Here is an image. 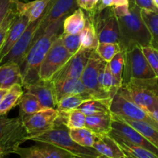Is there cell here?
Listing matches in <instances>:
<instances>
[{
	"instance_id": "d590c367",
	"label": "cell",
	"mask_w": 158,
	"mask_h": 158,
	"mask_svg": "<svg viewBox=\"0 0 158 158\" xmlns=\"http://www.w3.org/2000/svg\"><path fill=\"white\" fill-rule=\"evenodd\" d=\"M109 64L116 82L120 88L123 82V72L125 64L124 52L123 51L119 52L110 62H109Z\"/></svg>"
},
{
	"instance_id": "2e32d148",
	"label": "cell",
	"mask_w": 158,
	"mask_h": 158,
	"mask_svg": "<svg viewBox=\"0 0 158 158\" xmlns=\"http://www.w3.org/2000/svg\"><path fill=\"white\" fill-rule=\"evenodd\" d=\"M26 92L34 94L45 109L56 108L57 100L52 80H40L24 87Z\"/></svg>"
},
{
	"instance_id": "52a82bcc",
	"label": "cell",
	"mask_w": 158,
	"mask_h": 158,
	"mask_svg": "<svg viewBox=\"0 0 158 158\" xmlns=\"http://www.w3.org/2000/svg\"><path fill=\"white\" fill-rule=\"evenodd\" d=\"M60 35L52 43L42 62L40 68V80H51L52 77L72 57L73 54L66 49Z\"/></svg>"
},
{
	"instance_id": "7a4b0ae2",
	"label": "cell",
	"mask_w": 158,
	"mask_h": 158,
	"mask_svg": "<svg viewBox=\"0 0 158 158\" xmlns=\"http://www.w3.org/2000/svg\"><path fill=\"white\" fill-rule=\"evenodd\" d=\"M128 15L117 18L120 26V45L123 52L140 46H151V35L141 15V9L130 1Z\"/></svg>"
},
{
	"instance_id": "60d3db41",
	"label": "cell",
	"mask_w": 158,
	"mask_h": 158,
	"mask_svg": "<svg viewBox=\"0 0 158 158\" xmlns=\"http://www.w3.org/2000/svg\"><path fill=\"white\" fill-rule=\"evenodd\" d=\"M142 51L146 56L150 66L158 77V49L149 46L142 47Z\"/></svg>"
},
{
	"instance_id": "ab89813d",
	"label": "cell",
	"mask_w": 158,
	"mask_h": 158,
	"mask_svg": "<svg viewBox=\"0 0 158 158\" xmlns=\"http://www.w3.org/2000/svg\"><path fill=\"white\" fill-rule=\"evenodd\" d=\"M22 121L23 120L19 116L15 118H9L7 115H0V140L13 131Z\"/></svg>"
},
{
	"instance_id": "f546056e",
	"label": "cell",
	"mask_w": 158,
	"mask_h": 158,
	"mask_svg": "<svg viewBox=\"0 0 158 158\" xmlns=\"http://www.w3.org/2000/svg\"><path fill=\"white\" fill-rule=\"evenodd\" d=\"M116 117H117V116H116ZM119 118H120L123 121L131 125V127H133L134 129L140 132L147 140H149L152 144H154L156 148H158V131L156 128H154V127H152L146 122L130 120V119L122 118V117H119Z\"/></svg>"
},
{
	"instance_id": "484cf974",
	"label": "cell",
	"mask_w": 158,
	"mask_h": 158,
	"mask_svg": "<svg viewBox=\"0 0 158 158\" xmlns=\"http://www.w3.org/2000/svg\"><path fill=\"white\" fill-rule=\"evenodd\" d=\"M96 99L89 93L73 94L64 97L57 103L56 109L60 113H67L77 109L82 103L88 100Z\"/></svg>"
},
{
	"instance_id": "ffe728a7",
	"label": "cell",
	"mask_w": 158,
	"mask_h": 158,
	"mask_svg": "<svg viewBox=\"0 0 158 158\" xmlns=\"http://www.w3.org/2000/svg\"><path fill=\"white\" fill-rule=\"evenodd\" d=\"M52 83L55 88L57 103L60 100L68 96L89 93L81 79H63V80H57Z\"/></svg>"
},
{
	"instance_id": "f1b7e54d",
	"label": "cell",
	"mask_w": 158,
	"mask_h": 158,
	"mask_svg": "<svg viewBox=\"0 0 158 158\" xmlns=\"http://www.w3.org/2000/svg\"><path fill=\"white\" fill-rule=\"evenodd\" d=\"M19 106L20 117L31 115L45 110V108L39 101L38 98L34 94L26 91H24V94L22 96Z\"/></svg>"
},
{
	"instance_id": "6da1fadb",
	"label": "cell",
	"mask_w": 158,
	"mask_h": 158,
	"mask_svg": "<svg viewBox=\"0 0 158 158\" xmlns=\"http://www.w3.org/2000/svg\"><path fill=\"white\" fill-rule=\"evenodd\" d=\"M60 19L46 28L44 33L36 40L20 65L23 86H29L40 81V68L46 53L57 37L61 34L65 18Z\"/></svg>"
},
{
	"instance_id": "cb8c5ba5",
	"label": "cell",
	"mask_w": 158,
	"mask_h": 158,
	"mask_svg": "<svg viewBox=\"0 0 158 158\" xmlns=\"http://www.w3.org/2000/svg\"><path fill=\"white\" fill-rule=\"evenodd\" d=\"M86 16L83 9L78 8L65 18L63 25V33L70 35L81 33L86 24Z\"/></svg>"
},
{
	"instance_id": "8992f818",
	"label": "cell",
	"mask_w": 158,
	"mask_h": 158,
	"mask_svg": "<svg viewBox=\"0 0 158 158\" xmlns=\"http://www.w3.org/2000/svg\"><path fill=\"white\" fill-rule=\"evenodd\" d=\"M125 64L123 72L122 85L131 79H150L157 77L150 66L142 47H135L124 51Z\"/></svg>"
},
{
	"instance_id": "681fc988",
	"label": "cell",
	"mask_w": 158,
	"mask_h": 158,
	"mask_svg": "<svg viewBox=\"0 0 158 158\" xmlns=\"http://www.w3.org/2000/svg\"><path fill=\"white\" fill-rule=\"evenodd\" d=\"M149 114L154 119V120H157L158 122V107L156 108V109L154 110L153 111H151V112H150Z\"/></svg>"
},
{
	"instance_id": "836d02e7",
	"label": "cell",
	"mask_w": 158,
	"mask_h": 158,
	"mask_svg": "<svg viewBox=\"0 0 158 158\" xmlns=\"http://www.w3.org/2000/svg\"><path fill=\"white\" fill-rule=\"evenodd\" d=\"M69 134L76 143L87 148H93L97 137V134L86 127L70 129Z\"/></svg>"
},
{
	"instance_id": "3957f363",
	"label": "cell",
	"mask_w": 158,
	"mask_h": 158,
	"mask_svg": "<svg viewBox=\"0 0 158 158\" xmlns=\"http://www.w3.org/2000/svg\"><path fill=\"white\" fill-rule=\"evenodd\" d=\"M27 140L52 143L58 148L69 151L77 157L102 158L103 156L94 148L83 147L76 143L70 137L69 129L64 124L59 115L55 127L42 134L28 136Z\"/></svg>"
},
{
	"instance_id": "d6986e66",
	"label": "cell",
	"mask_w": 158,
	"mask_h": 158,
	"mask_svg": "<svg viewBox=\"0 0 158 158\" xmlns=\"http://www.w3.org/2000/svg\"><path fill=\"white\" fill-rule=\"evenodd\" d=\"M93 148L103 157L127 158L117 140L109 134H97Z\"/></svg>"
},
{
	"instance_id": "7dc6e473",
	"label": "cell",
	"mask_w": 158,
	"mask_h": 158,
	"mask_svg": "<svg viewBox=\"0 0 158 158\" xmlns=\"http://www.w3.org/2000/svg\"><path fill=\"white\" fill-rule=\"evenodd\" d=\"M9 89H0V104L2 102L3 99L9 91Z\"/></svg>"
},
{
	"instance_id": "b9f144b4",
	"label": "cell",
	"mask_w": 158,
	"mask_h": 158,
	"mask_svg": "<svg viewBox=\"0 0 158 158\" xmlns=\"http://www.w3.org/2000/svg\"><path fill=\"white\" fill-rule=\"evenodd\" d=\"M100 0H77V6L86 12H93L100 4Z\"/></svg>"
},
{
	"instance_id": "83f0119b",
	"label": "cell",
	"mask_w": 158,
	"mask_h": 158,
	"mask_svg": "<svg viewBox=\"0 0 158 158\" xmlns=\"http://www.w3.org/2000/svg\"><path fill=\"white\" fill-rule=\"evenodd\" d=\"M115 140L127 158H158L156 154L146 148L133 144L122 139L116 138Z\"/></svg>"
},
{
	"instance_id": "ba28073f",
	"label": "cell",
	"mask_w": 158,
	"mask_h": 158,
	"mask_svg": "<svg viewBox=\"0 0 158 158\" xmlns=\"http://www.w3.org/2000/svg\"><path fill=\"white\" fill-rule=\"evenodd\" d=\"M110 112L113 115L130 120L146 122L158 131V122L146 110L126 98L117 91L113 97L110 104Z\"/></svg>"
},
{
	"instance_id": "603a6c76",
	"label": "cell",
	"mask_w": 158,
	"mask_h": 158,
	"mask_svg": "<svg viewBox=\"0 0 158 158\" xmlns=\"http://www.w3.org/2000/svg\"><path fill=\"white\" fill-rule=\"evenodd\" d=\"M113 119L111 113L86 116L85 127L97 134H109L112 130Z\"/></svg>"
},
{
	"instance_id": "c3c4849f",
	"label": "cell",
	"mask_w": 158,
	"mask_h": 158,
	"mask_svg": "<svg viewBox=\"0 0 158 158\" xmlns=\"http://www.w3.org/2000/svg\"><path fill=\"white\" fill-rule=\"evenodd\" d=\"M131 0H114V6H120V5L129 4Z\"/></svg>"
},
{
	"instance_id": "f35d334b",
	"label": "cell",
	"mask_w": 158,
	"mask_h": 158,
	"mask_svg": "<svg viewBox=\"0 0 158 158\" xmlns=\"http://www.w3.org/2000/svg\"><path fill=\"white\" fill-rule=\"evenodd\" d=\"M17 15H18V12H17L15 3L14 6L7 12V14H6V17H5L4 20L2 22V24L1 27H0V50H1L3 44H4V42L6 38V35H7L8 31H9L10 26H12V23H13L14 19L17 16Z\"/></svg>"
},
{
	"instance_id": "f907efd6",
	"label": "cell",
	"mask_w": 158,
	"mask_h": 158,
	"mask_svg": "<svg viewBox=\"0 0 158 158\" xmlns=\"http://www.w3.org/2000/svg\"><path fill=\"white\" fill-rule=\"evenodd\" d=\"M153 2H154V6L157 7V9H158V0H153Z\"/></svg>"
},
{
	"instance_id": "ee69618b",
	"label": "cell",
	"mask_w": 158,
	"mask_h": 158,
	"mask_svg": "<svg viewBox=\"0 0 158 158\" xmlns=\"http://www.w3.org/2000/svg\"><path fill=\"white\" fill-rule=\"evenodd\" d=\"M134 2L140 9H148V10H151L158 12V9L154 6L153 0H134Z\"/></svg>"
},
{
	"instance_id": "9c48e42d",
	"label": "cell",
	"mask_w": 158,
	"mask_h": 158,
	"mask_svg": "<svg viewBox=\"0 0 158 158\" xmlns=\"http://www.w3.org/2000/svg\"><path fill=\"white\" fill-rule=\"evenodd\" d=\"M106 63L107 62L104 61L95 49L91 54L80 78L88 92L92 94L96 99L112 98L109 94H106L101 89L99 82L100 72L106 66Z\"/></svg>"
},
{
	"instance_id": "9a60e30c",
	"label": "cell",
	"mask_w": 158,
	"mask_h": 158,
	"mask_svg": "<svg viewBox=\"0 0 158 158\" xmlns=\"http://www.w3.org/2000/svg\"><path fill=\"white\" fill-rule=\"evenodd\" d=\"M36 144L29 148L19 146L13 154L22 158H74L77 157L69 151L58 148L52 143L36 142Z\"/></svg>"
},
{
	"instance_id": "d4e9b609",
	"label": "cell",
	"mask_w": 158,
	"mask_h": 158,
	"mask_svg": "<svg viewBox=\"0 0 158 158\" xmlns=\"http://www.w3.org/2000/svg\"><path fill=\"white\" fill-rule=\"evenodd\" d=\"M112 98L93 99L82 103L77 109L86 116L98 115L110 112V104Z\"/></svg>"
},
{
	"instance_id": "8fae6325",
	"label": "cell",
	"mask_w": 158,
	"mask_h": 158,
	"mask_svg": "<svg viewBox=\"0 0 158 158\" xmlns=\"http://www.w3.org/2000/svg\"><path fill=\"white\" fill-rule=\"evenodd\" d=\"M78 8L77 0H51L37 29L32 46L44 33L49 25L67 16Z\"/></svg>"
},
{
	"instance_id": "44dd1931",
	"label": "cell",
	"mask_w": 158,
	"mask_h": 158,
	"mask_svg": "<svg viewBox=\"0 0 158 158\" xmlns=\"http://www.w3.org/2000/svg\"><path fill=\"white\" fill-rule=\"evenodd\" d=\"M51 0H34L29 2H22L19 0H15V7L19 14L26 15L29 23L40 19L47 9Z\"/></svg>"
},
{
	"instance_id": "4dcf8cb0",
	"label": "cell",
	"mask_w": 158,
	"mask_h": 158,
	"mask_svg": "<svg viewBox=\"0 0 158 158\" xmlns=\"http://www.w3.org/2000/svg\"><path fill=\"white\" fill-rule=\"evenodd\" d=\"M99 82L101 89L106 94H109L112 98L120 89V86L117 85L115 78L113 75L109 63H106V66L100 72Z\"/></svg>"
},
{
	"instance_id": "74e56055",
	"label": "cell",
	"mask_w": 158,
	"mask_h": 158,
	"mask_svg": "<svg viewBox=\"0 0 158 158\" xmlns=\"http://www.w3.org/2000/svg\"><path fill=\"white\" fill-rule=\"evenodd\" d=\"M60 36L66 49L73 55L81 49V33L70 35L63 32Z\"/></svg>"
},
{
	"instance_id": "7bdbcfd3",
	"label": "cell",
	"mask_w": 158,
	"mask_h": 158,
	"mask_svg": "<svg viewBox=\"0 0 158 158\" xmlns=\"http://www.w3.org/2000/svg\"><path fill=\"white\" fill-rule=\"evenodd\" d=\"M15 4V0H0V27L9 9Z\"/></svg>"
},
{
	"instance_id": "e575fe53",
	"label": "cell",
	"mask_w": 158,
	"mask_h": 158,
	"mask_svg": "<svg viewBox=\"0 0 158 158\" xmlns=\"http://www.w3.org/2000/svg\"><path fill=\"white\" fill-rule=\"evenodd\" d=\"M60 117L69 130L85 127L86 126V116L78 109L67 113L60 112Z\"/></svg>"
},
{
	"instance_id": "277c9868",
	"label": "cell",
	"mask_w": 158,
	"mask_h": 158,
	"mask_svg": "<svg viewBox=\"0 0 158 158\" xmlns=\"http://www.w3.org/2000/svg\"><path fill=\"white\" fill-rule=\"evenodd\" d=\"M118 91L148 114L158 107V77L131 79Z\"/></svg>"
},
{
	"instance_id": "4fadbf2b",
	"label": "cell",
	"mask_w": 158,
	"mask_h": 158,
	"mask_svg": "<svg viewBox=\"0 0 158 158\" xmlns=\"http://www.w3.org/2000/svg\"><path fill=\"white\" fill-rule=\"evenodd\" d=\"M113 117L112 130L109 135L114 139H122L133 144L146 148L158 157V148L147 140L140 132L119 117L114 115H113Z\"/></svg>"
},
{
	"instance_id": "e0dca14e",
	"label": "cell",
	"mask_w": 158,
	"mask_h": 158,
	"mask_svg": "<svg viewBox=\"0 0 158 158\" xmlns=\"http://www.w3.org/2000/svg\"><path fill=\"white\" fill-rule=\"evenodd\" d=\"M28 133L23 121L13 131L0 140V158L13 154L16 148L27 140Z\"/></svg>"
},
{
	"instance_id": "4316f807",
	"label": "cell",
	"mask_w": 158,
	"mask_h": 158,
	"mask_svg": "<svg viewBox=\"0 0 158 158\" xmlns=\"http://www.w3.org/2000/svg\"><path fill=\"white\" fill-rule=\"evenodd\" d=\"M24 94L23 86L22 84L17 83L13 85L9 89L5 96L2 102L0 104V115H7L8 113L19 105L22 96Z\"/></svg>"
},
{
	"instance_id": "7402d4cb",
	"label": "cell",
	"mask_w": 158,
	"mask_h": 158,
	"mask_svg": "<svg viewBox=\"0 0 158 158\" xmlns=\"http://www.w3.org/2000/svg\"><path fill=\"white\" fill-rule=\"evenodd\" d=\"M17 83L23 85L19 65L13 63L0 65V89H10Z\"/></svg>"
},
{
	"instance_id": "f6af8a7d",
	"label": "cell",
	"mask_w": 158,
	"mask_h": 158,
	"mask_svg": "<svg viewBox=\"0 0 158 158\" xmlns=\"http://www.w3.org/2000/svg\"><path fill=\"white\" fill-rule=\"evenodd\" d=\"M114 15L119 18L128 15L130 12V4L120 5V6H113Z\"/></svg>"
},
{
	"instance_id": "7c38bea8",
	"label": "cell",
	"mask_w": 158,
	"mask_h": 158,
	"mask_svg": "<svg viewBox=\"0 0 158 158\" xmlns=\"http://www.w3.org/2000/svg\"><path fill=\"white\" fill-rule=\"evenodd\" d=\"M60 112L56 108H48L22 118L28 136L42 134L55 127Z\"/></svg>"
},
{
	"instance_id": "5bb4252c",
	"label": "cell",
	"mask_w": 158,
	"mask_h": 158,
	"mask_svg": "<svg viewBox=\"0 0 158 158\" xmlns=\"http://www.w3.org/2000/svg\"><path fill=\"white\" fill-rule=\"evenodd\" d=\"M95 49L81 48L77 52L72 56L67 63L52 77V82L63 79H80L85 67L88 63L92 52Z\"/></svg>"
},
{
	"instance_id": "30bf717a",
	"label": "cell",
	"mask_w": 158,
	"mask_h": 158,
	"mask_svg": "<svg viewBox=\"0 0 158 158\" xmlns=\"http://www.w3.org/2000/svg\"><path fill=\"white\" fill-rule=\"evenodd\" d=\"M46 12V11H45ZM45 13V12H44ZM43 15L35 21L29 23L26 29L22 34L16 43L14 44L12 49H10L7 55L1 60L0 65L5 64V63H17L20 66L24 60L25 57L27 55L28 52L32 46V42H33L34 37H35V32L37 29L40 24Z\"/></svg>"
},
{
	"instance_id": "5b68a950",
	"label": "cell",
	"mask_w": 158,
	"mask_h": 158,
	"mask_svg": "<svg viewBox=\"0 0 158 158\" xmlns=\"http://www.w3.org/2000/svg\"><path fill=\"white\" fill-rule=\"evenodd\" d=\"M97 30L99 43H120V26L113 7L103 10L87 12Z\"/></svg>"
},
{
	"instance_id": "1f68e13d",
	"label": "cell",
	"mask_w": 158,
	"mask_h": 158,
	"mask_svg": "<svg viewBox=\"0 0 158 158\" xmlns=\"http://www.w3.org/2000/svg\"><path fill=\"white\" fill-rule=\"evenodd\" d=\"M98 43V36L94 23L86 16V24L81 32V48L96 49Z\"/></svg>"
},
{
	"instance_id": "8d00e7d4",
	"label": "cell",
	"mask_w": 158,
	"mask_h": 158,
	"mask_svg": "<svg viewBox=\"0 0 158 158\" xmlns=\"http://www.w3.org/2000/svg\"><path fill=\"white\" fill-rule=\"evenodd\" d=\"M96 51L104 61L109 63L122 49L120 43H99Z\"/></svg>"
},
{
	"instance_id": "d6a6232c",
	"label": "cell",
	"mask_w": 158,
	"mask_h": 158,
	"mask_svg": "<svg viewBox=\"0 0 158 158\" xmlns=\"http://www.w3.org/2000/svg\"><path fill=\"white\" fill-rule=\"evenodd\" d=\"M141 15L151 35V46L158 49V12L141 9Z\"/></svg>"
},
{
	"instance_id": "bcb514c9",
	"label": "cell",
	"mask_w": 158,
	"mask_h": 158,
	"mask_svg": "<svg viewBox=\"0 0 158 158\" xmlns=\"http://www.w3.org/2000/svg\"><path fill=\"white\" fill-rule=\"evenodd\" d=\"M113 6H114V0H100V4L98 5L95 10L100 12L106 8L113 7Z\"/></svg>"
},
{
	"instance_id": "ac0fdd59",
	"label": "cell",
	"mask_w": 158,
	"mask_h": 158,
	"mask_svg": "<svg viewBox=\"0 0 158 158\" xmlns=\"http://www.w3.org/2000/svg\"><path fill=\"white\" fill-rule=\"evenodd\" d=\"M29 23V19L26 15H20L18 12V15L15 17L12 26H10L9 31H8L4 44H3L2 47L0 50V62L7 55V53L10 51L14 44L19 39V37L21 36L25 29H26Z\"/></svg>"
}]
</instances>
